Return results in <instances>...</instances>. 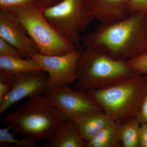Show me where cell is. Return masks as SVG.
<instances>
[{"mask_svg": "<svg viewBox=\"0 0 147 147\" xmlns=\"http://www.w3.org/2000/svg\"><path fill=\"white\" fill-rule=\"evenodd\" d=\"M84 47H94L116 59L127 61L147 52V13H130L124 19L100 24L82 37Z\"/></svg>", "mask_w": 147, "mask_h": 147, "instance_id": "obj_1", "label": "cell"}, {"mask_svg": "<svg viewBox=\"0 0 147 147\" xmlns=\"http://www.w3.org/2000/svg\"><path fill=\"white\" fill-rule=\"evenodd\" d=\"M65 119L45 95L29 98L20 107L1 119L16 135L50 141Z\"/></svg>", "mask_w": 147, "mask_h": 147, "instance_id": "obj_2", "label": "cell"}, {"mask_svg": "<svg viewBox=\"0 0 147 147\" xmlns=\"http://www.w3.org/2000/svg\"><path fill=\"white\" fill-rule=\"evenodd\" d=\"M139 74L127 61L114 59L96 47H86L81 50L75 89L86 92L100 89Z\"/></svg>", "mask_w": 147, "mask_h": 147, "instance_id": "obj_3", "label": "cell"}, {"mask_svg": "<svg viewBox=\"0 0 147 147\" xmlns=\"http://www.w3.org/2000/svg\"><path fill=\"white\" fill-rule=\"evenodd\" d=\"M147 88V74H139L100 89L86 92L113 120L136 118Z\"/></svg>", "mask_w": 147, "mask_h": 147, "instance_id": "obj_4", "label": "cell"}, {"mask_svg": "<svg viewBox=\"0 0 147 147\" xmlns=\"http://www.w3.org/2000/svg\"><path fill=\"white\" fill-rule=\"evenodd\" d=\"M45 8L36 2L10 9L36 44L40 54L60 55L78 49L55 30L43 15Z\"/></svg>", "mask_w": 147, "mask_h": 147, "instance_id": "obj_5", "label": "cell"}, {"mask_svg": "<svg viewBox=\"0 0 147 147\" xmlns=\"http://www.w3.org/2000/svg\"><path fill=\"white\" fill-rule=\"evenodd\" d=\"M43 15L63 37L78 50L83 49L80 33L94 20L86 0H63L56 5L45 8Z\"/></svg>", "mask_w": 147, "mask_h": 147, "instance_id": "obj_6", "label": "cell"}, {"mask_svg": "<svg viewBox=\"0 0 147 147\" xmlns=\"http://www.w3.org/2000/svg\"><path fill=\"white\" fill-rule=\"evenodd\" d=\"M81 50L60 55H46L39 53L31 55L49 76V89L69 85L76 80V72Z\"/></svg>", "mask_w": 147, "mask_h": 147, "instance_id": "obj_7", "label": "cell"}, {"mask_svg": "<svg viewBox=\"0 0 147 147\" xmlns=\"http://www.w3.org/2000/svg\"><path fill=\"white\" fill-rule=\"evenodd\" d=\"M45 96L60 111L65 119H71L85 113L103 111L86 92L72 90L69 85L49 89Z\"/></svg>", "mask_w": 147, "mask_h": 147, "instance_id": "obj_8", "label": "cell"}, {"mask_svg": "<svg viewBox=\"0 0 147 147\" xmlns=\"http://www.w3.org/2000/svg\"><path fill=\"white\" fill-rule=\"evenodd\" d=\"M15 76L13 89L0 102V114L26 97L45 95L49 90V76L44 71H35Z\"/></svg>", "mask_w": 147, "mask_h": 147, "instance_id": "obj_9", "label": "cell"}, {"mask_svg": "<svg viewBox=\"0 0 147 147\" xmlns=\"http://www.w3.org/2000/svg\"><path fill=\"white\" fill-rule=\"evenodd\" d=\"M0 37L16 48L25 58L39 53L37 46L26 29L10 10L0 11Z\"/></svg>", "mask_w": 147, "mask_h": 147, "instance_id": "obj_10", "label": "cell"}, {"mask_svg": "<svg viewBox=\"0 0 147 147\" xmlns=\"http://www.w3.org/2000/svg\"><path fill=\"white\" fill-rule=\"evenodd\" d=\"M87 6L95 19L101 24L114 23L130 14L129 0H86Z\"/></svg>", "mask_w": 147, "mask_h": 147, "instance_id": "obj_11", "label": "cell"}, {"mask_svg": "<svg viewBox=\"0 0 147 147\" xmlns=\"http://www.w3.org/2000/svg\"><path fill=\"white\" fill-rule=\"evenodd\" d=\"M73 120L85 142L91 139L102 129L114 121L103 111L85 113L76 117Z\"/></svg>", "mask_w": 147, "mask_h": 147, "instance_id": "obj_12", "label": "cell"}, {"mask_svg": "<svg viewBox=\"0 0 147 147\" xmlns=\"http://www.w3.org/2000/svg\"><path fill=\"white\" fill-rule=\"evenodd\" d=\"M44 147H86L74 121L65 119Z\"/></svg>", "mask_w": 147, "mask_h": 147, "instance_id": "obj_13", "label": "cell"}, {"mask_svg": "<svg viewBox=\"0 0 147 147\" xmlns=\"http://www.w3.org/2000/svg\"><path fill=\"white\" fill-rule=\"evenodd\" d=\"M23 58L0 55V69L5 70L13 75L33 71H45L34 59L26 58L24 59Z\"/></svg>", "mask_w": 147, "mask_h": 147, "instance_id": "obj_14", "label": "cell"}, {"mask_svg": "<svg viewBox=\"0 0 147 147\" xmlns=\"http://www.w3.org/2000/svg\"><path fill=\"white\" fill-rule=\"evenodd\" d=\"M121 123L113 121L94 137L86 142V147H117L122 144Z\"/></svg>", "mask_w": 147, "mask_h": 147, "instance_id": "obj_15", "label": "cell"}, {"mask_svg": "<svg viewBox=\"0 0 147 147\" xmlns=\"http://www.w3.org/2000/svg\"><path fill=\"white\" fill-rule=\"evenodd\" d=\"M140 123L137 119L128 120L121 124V137L123 147H139Z\"/></svg>", "mask_w": 147, "mask_h": 147, "instance_id": "obj_16", "label": "cell"}, {"mask_svg": "<svg viewBox=\"0 0 147 147\" xmlns=\"http://www.w3.org/2000/svg\"><path fill=\"white\" fill-rule=\"evenodd\" d=\"M10 126L0 129V146L3 144H13L17 146L22 147H38L39 145L36 143V139L32 137H26L20 139H16L9 131Z\"/></svg>", "mask_w": 147, "mask_h": 147, "instance_id": "obj_17", "label": "cell"}, {"mask_svg": "<svg viewBox=\"0 0 147 147\" xmlns=\"http://www.w3.org/2000/svg\"><path fill=\"white\" fill-rule=\"evenodd\" d=\"M15 85V76L0 69V102L13 89Z\"/></svg>", "mask_w": 147, "mask_h": 147, "instance_id": "obj_18", "label": "cell"}, {"mask_svg": "<svg viewBox=\"0 0 147 147\" xmlns=\"http://www.w3.org/2000/svg\"><path fill=\"white\" fill-rule=\"evenodd\" d=\"M130 68L141 74H147V52L137 57L127 61Z\"/></svg>", "mask_w": 147, "mask_h": 147, "instance_id": "obj_19", "label": "cell"}, {"mask_svg": "<svg viewBox=\"0 0 147 147\" xmlns=\"http://www.w3.org/2000/svg\"><path fill=\"white\" fill-rule=\"evenodd\" d=\"M37 1V0H0L1 10H10Z\"/></svg>", "mask_w": 147, "mask_h": 147, "instance_id": "obj_20", "label": "cell"}, {"mask_svg": "<svg viewBox=\"0 0 147 147\" xmlns=\"http://www.w3.org/2000/svg\"><path fill=\"white\" fill-rule=\"evenodd\" d=\"M0 55H10L20 57H25L24 55L20 51L1 37Z\"/></svg>", "mask_w": 147, "mask_h": 147, "instance_id": "obj_21", "label": "cell"}, {"mask_svg": "<svg viewBox=\"0 0 147 147\" xmlns=\"http://www.w3.org/2000/svg\"><path fill=\"white\" fill-rule=\"evenodd\" d=\"M129 9L130 13H147V0H129Z\"/></svg>", "mask_w": 147, "mask_h": 147, "instance_id": "obj_22", "label": "cell"}, {"mask_svg": "<svg viewBox=\"0 0 147 147\" xmlns=\"http://www.w3.org/2000/svg\"><path fill=\"white\" fill-rule=\"evenodd\" d=\"M136 118L140 124L147 123V88Z\"/></svg>", "mask_w": 147, "mask_h": 147, "instance_id": "obj_23", "label": "cell"}, {"mask_svg": "<svg viewBox=\"0 0 147 147\" xmlns=\"http://www.w3.org/2000/svg\"><path fill=\"white\" fill-rule=\"evenodd\" d=\"M139 147H147V123L140 124Z\"/></svg>", "mask_w": 147, "mask_h": 147, "instance_id": "obj_24", "label": "cell"}, {"mask_svg": "<svg viewBox=\"0 0 147 147\" xmlns=\"http://www.w3.org/2000/svg\"><path fill=\"white\" fill-rule=\"evenodd\" d=\"M37 2L45 9L53 6L59 3V0H39Z\"/></svg>", "mask_w": 147, "mask_h": 147, "instance_id": "obj_25", "label": "cell"}]
</instances>
